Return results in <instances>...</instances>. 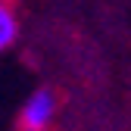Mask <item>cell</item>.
Returning a JSON list of instances; mask_svg holds the SVG:
<instances>
[{
  "mask_svg": "<svg viewBox=\"0 0 131 131\" xmlns=\"http://www.w3.org/2000/svg\"><path fill=\"white\" fill-rule=\"evenodd\" d=\"M56 119V94L50 88H38L31 91L19 112V131H50Z\"/></svg>",
  "mask_w": 131,
  "mask_h": 131,
  "instance_id": "1",
  "label": "cell"
},
{
  "mask_svg": "<svg viewBox=\"0 0 131 131\" xmlns=\"http://www.w3.org/2000/svg\"><path fill=\"white\" fill-rule=\"evenodd\" d=\"M16 38H19V16L9 0H0V56L16 44Z\"/></svg>",
  "mask_w": 131,
  "mask_h": 131,
  "instance_id": "2",
  "label": "cell"
}]
</instances>
